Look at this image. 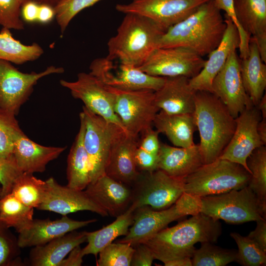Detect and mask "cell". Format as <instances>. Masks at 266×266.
Masks as SVG:
<instances>
[{"label":"cell","instance_id":"cell-1","mask_svg":"<svg viewBox=\"0 0 266 266\" xmlns=\"http://www.w3.org/2000/svg\"><path fill=\"white\" fill-rule=\"evenodd\" d=\"M226 27L221 10L210 0L169 28L160 38L158 48L184 47L203 57L218 46Z\"/></svg>","mask_w":266,"mask_h":266},{"label":"cell","instance_id":"cell-2","mask_svg":"<svg viewBox=\"0 0 266 266\" xmlns=\"http://www.w3.org/2000/svg\"><path fill=\"white\" fill-rule=\"evenodd\" d=\"M221 233L219 220L199 213L173 227H166L143 243L150 249L155 259L164 264L191 258L196 243H215Z\"/></svg>","mask_w":266,"mask_h":266},{"label":"cell","instance_id":"cell-3","mask_svg":"<svg viewBox=\"0 0 266 266\" xmlns=\"http://www.w3.org/2000/svg\"><path fill=\"white\" fill-rule=\"evenodd\" d=\"M193 116L200 134L199 144L203 164L219 158L230 141L235 118L213 93L197 91Z\"/></svg>","mask_w":266,"mask_h":266},{"label":"cell","instance_id":"cell-4","mask_svg":"<svg viewBox=\"0 0 266 266\" xmlns=\"http://www.w3.org/2000/svg\"><path fill=\"white\" fill-rule=\"evenodd\" d=\"M125 14L116 34L107 42L106 58L139 67L158 48V41L166 30L145 16Z\"/></svg>","mask_w":266,"mask_h":266},{"label":"cell","instance_id":"cell-5","mask_svg":"<svg viewBox=\"0 0 266 266\" xmlns=\"http://www.w3.org/2000/svg\"><path fill=\"white\" fill-rule=\"evenodd\" d=\"M251 177L241 165L219 158L185 177L184 193L197 198L221 194L248 186Z\"/></svg>","mask_w":266,"mask_h":266},{"label":"cell","instance_id":"cell-6","mask_svg":"<svg viewBox=\"0 0 266 266\" xmlns=\"http://www.w3.org/2000/svg\"><path fill=\"white\" fill-rule=\"evenodd\" d=\"M197 211L215 220L239 224L266 219V205L248 186L197 198Z\"/></svg>","mask_w":266,"mask_h":266},{"label":"cell","instance_id":"cell-7","mask_svg":"<svg viewBox=\"0 0 266 266\" xmlns=\"http://www.w3.org/2000/svg\"><path fill=\"white\" fill-rule=\"evenodd\" d=\"M110 88L115 96V112L127 133L137 137L139 133L152 128L155 116L160 110L155 103V91Z\"/></svg>","mask_w":266,"mask_h":266},{"label":"cell","instance_id":"cell-8","mask_svg":"<svg viewBox=\"0 0 266 266\" xmlns=\"http://www.w3.org/2000/svg\"><path fill=\"white\" fill-rule=\"evenodd\" d=\"M79 115L82 117L84 124L83 142L90 164L92 183L105 174L112 142L117 133L123 129L94 113L84 106Z\"/></svg>","mask_w":266,"mask_h":266},{"label":"cell","instance_id":"cell-9","mask_svg":"<svg viewBox=\"0 0 266 266\" xmlns=\"http://www.w3.org/2000/svg\"><path fill=\"white\" fill-rule=\"evenodd\" d=\"M140 174L134 183L132 203L136 208L148 206L161 210L173 204L184 193V178L169 175L158 169Z\"/></svg>","mask_w":266,"mask_h":266},{"label":"cell","instance_id":"cell-10","mask_svg":"<svg viewBox=\"0 0 266 266\" xmlns=\"http://www.w3.org/2000/svg\"><path fill=\"white\" fill-rule=\"evenodd\" d=\"M64 72V68L51 66L40 72L24 73L11 63L0 60V108L16 116L38 80L50 74Z\"/></svg>","mask_w":266,"mask_h":266},{"label":"cell","instance_id":"cell-11","mask_svg":"<svg viewBox=\"0 0 266 266\" xmlns=\"http://www.w3.org/2000/svg\"><path fill=\"white\" fill-rule=\"evenodd\" d=\"M90 69V73L105 85L122 90L156 91L165 81L164 77L149 75L135 66L117 63L106 57L94 60Z\"/></svg>","mask_w":266,"mask_h":266},{"label":"cell","instance_id":"cell-12","mask_svg":"<svg viewBox=\"0 0 266 266\" xmlns=\"http://www.w3.org/2000/svg\"><path fill=\"white\" fill-rule=\"evenodd\" d=\"M205 62L202 57L186 47H158L137 67L151 75L191 79L199 74Z\"/></svg>","mask_w":266,"mask_h":266},{"label":"cell","instance_id":"cell-13","mask_svg":"<svg viewBox=\"0 0 266 266\" xmlns=\"http://www.w3.org/2000/svg\"><path fill=\"white\" fill-rule=\"evenodd\" d=\"M60 83L70 91L73 98L81 100L89 110L126 132L115 112V96L109 86L90 72L78 73L75 81L61 80Z\"/></svg>","mask_w":266,"mask_h":266},{"label":"cell","instance_id":"cell-14","mask_svg":"<svg viewBox=\"0 0 266 266\" xmlns=\"http://www.w3.org/2000/svg\"><path fill=\"white\" fill-rule=\"evenodd\" d=\"M210 0H131L128 4H117L121 13H132L147 17L167 30L183 20L200 6Z\"/></svg>","mask_w":266,"mask_h":266},{"label":"cell","instance_id":"cell-15","mask_svg":"<svg viewBox=\"0 0 266 266\" xmlns=\"http://www.w3.org/2000/svg\"><path fill=\"white\" fill-rule=\"evenodd\" d=\"M236 49L233 50L212 82V93L226 105L234 118L254 105L244 89Z\"/></svg>","mask_w":266,"mask_h":266},{"label":"cell","instance_id":"cell-16","mask_svg":"<svg viewBox=\"0 0 266 266\" xmlns=\"http://www.w3.org/2000/svg\"><path fill=\"white\" fill-rule=\"evenodd\" d=\"M261 118V112L254 105L241 113L235 118L233 134L219 158L241 165L250 173L246 164L248 157L255 149L265 145L257 130Z\"/></svg>","mask_w":266,"mask_h":266},{"label":"cell","instance_id":"cell-17","mask_svg":"<svg viewBox=\"0 0 266 266\" xmlns=\"http://www.w3.org/2000/svg\"><path fill=\"white\" fill-rule=\"evenodd\" d=\"M42 201L37 209L53 212L62 216L79 211H90L102 217L107 212L95 203L84 190H77L60 184L53 178L45 180Z\"/></svg>","mask_w":266,"mask_h":266},{"label":"cell","instance_id":"cell-18","mask_svg":"<svg viewBox=\"0 0 266 266\" xmlns=\"http://www.w3.org/2000/svg\"><path fill=\"white\" fill-rule=\"evenodd\" d=\"M187 215L175 203L161 210L146 205L138 207L134 211L133 222L128 233L116 242L128 243L134 247L145 242L171 222Z\"/></svg>","mask_w":266,"mask_h":266},{"label":"cell","instance_id":"cell-19","mask_svg":"<svg viewBox=\"0 0 266 266\" xmlns=\"http://www.w3.org/2000/svg\"><path fill=\"white\" fill-rule=\"evenodd\" d=\"M138 146L136 137L121 130L111 146L105 173L129 186L134 184L140 174L134 160V153Z\"/></svg>","mask_w":266,"mask_h":266},{"label":"cell","instance_id":"cell-20","mask_svg":"<svg viewBox=\"0 0 266 266\" xmlns=\"http://www.w3.org/2000/svg\"><path fill=\"white\" fill-rule=\"evenodd\" d=\"M97 219L75 220L67 215L59 219H33L18 233V243L22 248L43 245L70 232L95 222Z\"/></svg>","mask_w":266,"mask_h":266},{"label":"cell","instance_id":"cell-21","mask_svg":"<svg viewBox=\"0 0 266 266\" xmlns=\"http://www.w3.org/2000/svg\"><path fill=\"white\" fill-rule=\"evenodd\" d=\"M84 191L108 215L115 217L124 213L132 202L133 190L129 185L117 181L106 174L90 183Z\"/></svg>","mask_w":266,"mask_h":266},{"label":"cell","instance_id":"cell-22","mask_svg":"<svg viewBox=\"0 0 266 266\" xmlns=\"http://www.w3.org/2000/svg\"><path fill=\"white\" fill-rule=\"evenodd\" d=\"M225 17L227 27L221 42L208 55V58L199 74L190 79V85L196 91L212 93L213 79L225 65L231 52L239 47L238 30L231 18L226 15Z\"/></svg>","mask_w":266,"mask_h":266},{"label":"cell","instance_id":"cell-23","mask_svg":"<svg viewBox=\"0 0 266 266\" xmlns=\"http://www.w3.org/2000/svg\"><path fill=\"white\" fill-rule=\"evenodd\" d=\"M189 80L183 76L165 77L162 87L154 92L155 103L159 109L170 114H193L197 91Z\"/></svg>","mask_w":266,"mask_h":266},{"label":"cell","instance_id":"cell-24","mask_svg":"<svg viewBox=\"0 0 266 266\" xmlns=\"http://www.w3.org/2000/svg\"><path fill=\"white\" fill-rule=\"evenodd\" d=\"M66 149L63 147L45 146L29 138L23 132L16 138L13 155L22 172H43L50 162L56 159Z\"/></svg>","mask_w":266,"mask_h":266},{"label":"cell","instance_id":"cell-25","mask_svg":"<svg viewBox=\"0 0 266 266\" xmlns=\"http://www.w3.org/2000/svg\"><path fill=\"white\" fill-rule=\"evenodd\" d=\"M158 169L170 176L185 178L203 164L199 144L180 147L161 143Z\"/></svg>","mask_w":266,"mask_h":266},{"label":"cell","instance_id":"cell-26","mask_svg":"<svg viewBox=\"0 0 266 266\" xmlns=\"http://www.w3.org/2000/svg\"><path fill=\"white\" fill-rule=\"evenodd\" d=\"M86 231L70 232L43 245L33 247L28 259L31 266H60L75 247L86 241Z\"/></svg>","mask_w":266,"mask_h":266},{"label":"cell","instance_id":"cell-27","mask_svg":"<svg viewBox=\"0 0 266 266\" xmlns=\"http://www.w3.org/2000/svg\"><path fill=\"white\" fill-rule=\"evenodd\" d=\"M240 72L245 91L256 106L264 95L266 87V66L262 60L256 41L251 36L249 53L241 59Z\"/></svg>","mask_w":266,"mask_h":266},{"label":"cell","instance_id":"cell-28","mask_svg":"<svg viewBox=\"0 0 266 266\" xmlns=\"http://www.w3.org/2000/svg\"><path fill=\"white\" fill-rule=\"evenodd\" d=\"M153 124L159 133L165 134L175 146L189 147L195 144L197 129L193 114H168L160 110Z\"/></svg>","mask_w":266,"mask_h":266},{"label":"cell","instance_id":"cell-29","mask_svg":"<svg viewBox=\"0 0 266 266\" xmlns=\"http://www.w3.org/2000/svg\"><path fill=\"white\" fill-rule=\"evenodd\" d=\"M79 118V130L67 157L66 185L75 190H84L91 182V166L84 145V121L80 115Z\"/></svg>","mask_w":266,"mask_h":266},{"label":"cell","instance_id":"cell-30","mask_svg":"<svg viewBox=\"0 0 266 266\" xmlns=\"http://www.w3.org/2000/svg\"><path fill=\"white\" fill-rule=\"evenodd\" d=\"M136 206L131 203L128 208L111 224L94 232H86L87 245L82 248L83 255L92 254L97 257L105 246L118 237L126 235L133 222Z\"/></svg>","mask_w":266,"mask_h":266},{"label":"cell","instance_id":"cell-31","mask_svg":"<svg viewBox=\"0 0 266 266\" xmlns=\"http://www.w3.org/2000/svg\"><path fill=\"white\" fill-rule=\"evenodd\" d=\"M233 6L240 26L249 36L266 37V0H233Z\"/></svg>","mask_w":266,"mask_h":266},{"label":"cell","instance_id":"cell-32","mask_svg":"<svg viewBox=\"0 0 266 266\" xmlns=\"http://www.w3.org/2000/svg\"><path fill=\"white\" fill-rule=\"evenodd\" d=\"M43 53L37 43L25 45L13 37L9 29L2 28L0 31V60L21 65L37 59Z\"/></svg>","mask_w":266,"mask_h":266},{"label":"cell","instance_id":"cell-33","mask_svg":"<svg viewBox=\"0 0 266 266\" xmlns=\"http://www.w3.org/2000/svg\"><path fill=\"white\" fill-rule=\"evenodd\" d=\"M34 208L26 205L11 193L0 199V222L17 233L33 219Z\"/></svg>","mask_w":266,"mask_h":266},{"label":"cell","instance_id":"cell-34","mask_svg":"<svg viewBox=\"0 0 266 266\" xmlns=\"http://www.w3.org/2000/svg\"><path fill=\"white\" fill-rule=\"evenodd\" d=\"M45 185V181L33 174L23 172L16 180L11 193L26 205L37 209L42 201Z\"/></svg>","mask_w":266,"mask_h":266},{"label":"cell","instance_id":"cell-35","mask_svg":"<svg viewBox=\"0 0 266 266\" xmlns=\"http://www.w3.org/2000/svg\"><path fill=\"white\" fill-rule=\"evenodd\" d=\"M251 177L248 186L260 201L266 205V147L255 149L246 160Z\"/></svg>","mask_w":266,"mask_h":266},{"label":"cell","instance_id":"cell-36","mask_svg":"<svg viewBox=\"0 0 266 266\" xmlns=\"http://www.w3.org/2000/svg\"><path fill=\"white\" fill-rule=\"evenodd\" d=\"M191 258L192 266H225L237 260V251L225 249L211 242L201 243Z\"/></svg>","mask_w":266,"mask_h":266},{"label":"cell","instance_id":"cell-37","mask_svg":"<svg viewBox=\"0 0 266 266\" xmlns=\"http://www.w3.org/2000/svg\"><path fill=\"white\" fill-rule=\"evenodd\" d=\"M16 115L0 108V158L13 156L14 143L23 131L20 128Z\"/></svg>","mask_w":266,"mask_h":266},{"label":"cell","instance_id":"cell-38","mask_svg":"<svg viewBox=\"0 0 266 266\" xmlns=\"http://www.w3.org/2000/svg\"><path fill=\"white\" fill-rule=\"evenodd\" d=\"M231 236L238 246L236 262L243 266H261L266 264V252L247 236L231 233Z\"/></svg>","mask_w":266,"mask_h":266},{"label":"cell","instance_id":"cell-39","mask_svg":"<svg viewBox=\"0 0 266 266\" xmlns=\"http://www.w3.org/2000/svg\"><path fill=\"white\" fill-rule=\"evenodd\" d=\"M134 251V247L128 243L112 242L99 252L97 266H130Z\"/></svg>","mask_w":266,"mask_h":266},{"label":"cell","instance_id":"cell-40","mask_svg":"<svg viewBox=\"0 0 266 266\" xmlns=\"http://www.w3.org/2000/svg\"><path fill=\"white\" fill-rule=\"evenodd\" d=\"M17 237L0 222V266H23Z\"/></svg>","mask_w":266,"mask_h":266},{"label":"cell","instance_id":"cell-41","mask_svg":"<svg viewBox=\"0 0 266 266\" xmlns=\"http://www.w3.org/2000/svg\"><path fill=\"white\" fill-rule=\"evenodd\" d=\"M101 0H62L55 7V17L63 34L71 20L79 12Z\"/></svg>","mask_w":266,"mask_h":266},{"label":"cell","instance_id":"cell-42","mask_svg":"<svg viewBox=\"0 0 266 266\" xmlns=\"http://www.w3.org/2000/svg\"><path fill=\"white\" fill-rule=\"evenodd\" d=\"M21 6L18 0H0V25L2 28L16 30L24 29L20 18Z\"/></svg>","mask_w":266,"mask_h":266},{"label":"cell","instance_id":"cell-43","mask_svg":"<svg viewBox=\"0 0 266 266\" xmlns=\"http://www.w3.org/2000/svg\"><path fill=\"white\" fill-rule=\"evenodd\" d=\"M22 173L18 166L13 155L7 158H0L1 197L11 193L16 180Z\"/></svg>","mask_w":266,"mask_h":266},{"label":"cell","instance_id":"cell-44","mask_svg":"<svg viewBox=\"0 0 266 266\" xmlns=\"http://www.w3.org/2000/svg\"><path fill=\"white\" fill-rule=\"evenodd\" d=\"M217 7L226 12V15L231 18L236 26L239 37V49L240 56H246L249 52V36L240 26L234 10L233 0H214Z\"/></svg>","mask_w":266,"mask_h":266},{"label":"cell","instance_id":"cell-45","mask_svg":"<svg viewBox=\"0 0 266 266\" xmlns=\"http://www.w3.org/2000/svg\"><path fill=\"white\" fill-rule=\"evenodd\" d=\"M134 160L137 170L148 172L158 169V154L150 153L138 146L134 153Z\"/></svg>","mask_w":266,"mask_h":266},{"label":"cell","instance_id":"cell-46","mask_svg":"<svg viewBox=\"0 0 266 266\" xmlns=\"http://www.w3.org/2000/svg\"><path fill=\"white\" fill-rule=\"evenodd\" d=\"M133 247L131 266H151L155 259L150 249L144 243H139Z\"/></svg>","mask_w":266,"mask_h":266},{"label":"cell","instance_id":"cell-47","mask_svg":"<svg viewBox=\"0 0 266 266\" xmlns=\"http://www.w3.org/2000/svg\"><path fill=\"white\" fill-rule=\"evenodd\" d=\"M159 133L157 130H153L152 128L148 129L143 133V137L138 143V147L150 153L158 154L161 144Z\"/></svg>","mask_w":266,"mask_h":266},{"label":"cell","instance_id":"cell-48","mask_svg":"<svg viewBox=\"0 0 266 266\" xmlns=\"http://www.w3.org/2000/svg\"><path fill=\"white\" fill-rule=\"evenodd\" d=\"M255 229L251 232L247 236L255 241L260 247L266 252V219L256 221Z\"/></svg>","mask_w":266,"mask_h":266},{"label":"cell","instance_id":"cell-49","mask_svg":"<svg viewBox=\"0 0 266 266\" xmlns=\"http://www.w3.org/2000/svg\"><path fill=\"white\" fill-rule=\"evenodd\" d=\"M39 4L33 0H29L21 6V13L23 19L28 23L37 20Z\"/></svg>","mask_w":266,"mask_h":266},{"label":"cell","instance_id":"cell-50","mask_svg":"<svg viewBox=\"0 0 266 266\" xmlns=\"http://www.w3.org/2000/svg\"><path fill=\"white\" fill-rule=\"evenodd\" d=\"M67 255L62 261L60 266H80L82 265L84 256L80 245L73 249Z\"/></svg>","mask_w":266,"mask_h":266},{"label":"cell","instance_id":"cell-51","mask_svg":"<svg viewBox=\"0 0 266 266\" xmlns=\"http://www.w3.org/2000/svg\"><path fill=\"white\" fill-rule=\"evenodd\" d=\"M54 7L46 4H39L37 20L41 24L50 22L55 17Z\"/></svg>","mask_w":266,"mask_h":266},{"label":"cell","instance_id":"cell-52","mask_svg":"<svg viewBox=\"0 0 266 266\" xmlns=\"http://www.w3.org/2000/svg\"><path fill=\"white\" fill-rule=\"evenodd\" d=\"M165 266H192L191 258L179 259L164 263Z\"/></svg>","mask_w":266,"mask_h":266},{"label":"cell","instance_id":"cell-53","mask_svg":"<svg viewBox=\"0 0 266 266\" xmlns=\"http://www.w3.org/2000/svg\"><path fill=\"white\" fill-rule=\"evenodd\" d=\"M258 134L263 142L266 144V118H261V120L258 123L257 127Z\"/></svg>","mask_w":266,"mask_h":266},{"label":"cell","instance_id":"cell-54","mask_svg":"<svg viewBox=\"0 0 266 266\" xmlns=\"http://www.w3.org/2000/svg\"><path fill=\"white\" fill-rule=\"evenodd\" d=\"M261 113L262 118H266V95L265 94L256 106Z\"/></svg>","mask_w":266,"mask_h":266},{"label":"cell","instance_id":"cell-55","mask_svg":"<svg viewBox=\"0 0 266 266\" xmlns=\"http://www.w3.org/2000/svg\"><path fill=\"white\" fill-rule=\"evenodd\" d=\"M39 4H46L55 7L62 0H33Z\"/></svg>","mask_w":266,"mask_h":266},{"label":"cell","instance_id":"cell-56","mask_svg":"<svg viewBox=\"0 0 266 266\" xmlns=\"http://www.w3.org/2000/svg\"><path fill=\"white\" fill-rule=\"evenodd\" d=\"M21 3V4L22 5L23 4H24V3L29 1V0H18Z\"/></svg>","mask_w":266,"mask_h":266},{"label":"cell","instance_id":"cell-57","mask_svg":"<svg viewBox=\"0 0 266 266\" xmlns=\"http://www.w3.org/2000/svg\"><path fill=\"white\" fill-rule=\"evenodd\" d=\"M1 187L0 186V199L1 198Z\"/></svg>","mask_w":266,"mask_h":266}]
</instances>
